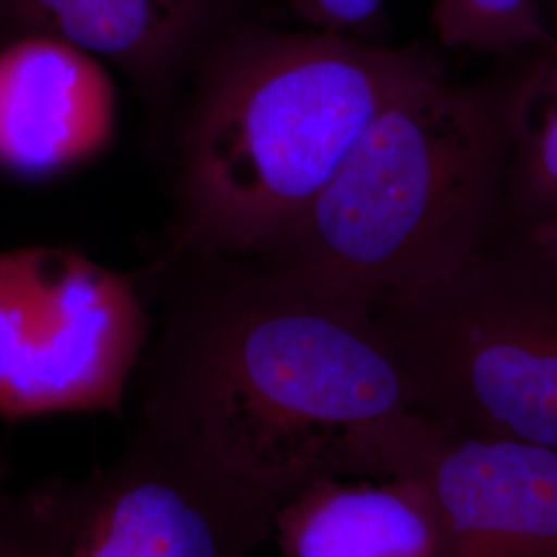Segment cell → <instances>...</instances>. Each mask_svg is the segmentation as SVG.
<instances>
[{
    "instance_id": "6da1fadb",
    "label": "cell",
    "mask_w": 557,
    "mask_h": 557,
    "mask_svg": "<svg viewBox=\"0 0 557 557\" xmlns=\"http://www.w3.org/2000/svg\"><path fill=\"white\" fill-rule=\"evenodd\" d=\"M137 277L165 301L137 366L140 416L281 499L319 478H380V434L411 400L368 306L250 257H158Z\"/></svg>"
},
{
    "instance_id": "7a4b0ae2",
    "label": "cell",
    "mask_w": 557,
    "mask_h": 557,
    "mask_svg": "<svg viewBox=\"0 0 557 557\" xmlns=\"http://www.w3.org/2000/svg\"><path fill=\"white\" fill-rule=\"evenodd\" d=\"M444 73L425 46L379 48L257 21L197 64L168 128L174 211L160 257H259L405 87Z\"/></svg>"
},
{
    "instance_id": "3957f363",
    "label": "cell",
    "mask_w": 557,
    "mask_h": 557,
    "mask_svg": "<svg viewBox=\"0 0 557 557\" xmlns=\"http://www.w3.org/2000/svg\"><path fill=\"white\" fill-rule=\"evenodd\" d=\"M517 57L475 83L438 73L398 91L319 197L250 259L368 308L453 273L498 225Z\"/></svg>"
},
{
    "instance_id": "277c9868",
    "label": "cell",
    "mask_w": 557,
    "mask_h": 557,
    "mask_svg": "<svg viewBox=\"0 0 557 557\" xmlns=\"http://www.w3.org/2000/svg\"><path fill=\"white\" fill-rule=\"evenodd\" d=\"M370 310L411 411L557 450V246L496 225L453 273Z\"/></svg>"
},
{
    "instance_id": "5b68a950",
    "label": "cell",
    "mask_w": 557,
    "mask_h": 557,
    "mask_svg": "<svg viewBox=\"0 0 557 557\" xmlns=\"http://www.w3.org/2000/svg\"><path fill=\"white\" fill-rule=\"evenodd\" d=\"M281 504L140 416L110 467L0 496V533L11 557H238L273 539Z\"/></svg>"
},
{
    "instance_id": "8992f818",
    "label": "cell",
    "mask_w": 557,
    "mask_h": 557,
    "mask_svg": "<svg viewBox=\"0 0 557 557\" xmlns=\"http://www.w3.org/2000/svg\"><path fill=\"white\" fill-rule=\"evenodd\" d=\"M147 333L137 273L71 246L0 250V418L122 416Z\"/></svg>"
},
{
    "instance_id": "52a82bcc",
    "label": "cell",
    "mask_w": 557,
    "mask_h": 557,
    "mask_svg": "<svg viewBox=\"0 0 557 557\" xmlns=\"http://www.w3.org/2000/svg\"><path fill=\"white\" fill-rule=\"evenodd\" d=\"M380 478L419 481L453 539V557L557 554L556 448L448 430L405 411L380 434Z\"/></svg>"
},
{
    "instance_id": "ba28073f",
    "label": "cell",
    "mask_w": 557,
    "mask_h": 557,
    "mask_svg": "<svg viewBox=\"0 0 557 557\" xmlns=\"http://www.w3.org/2000/svg\"><path fill=\"white\" fill-rule=\"evenodd\" d=\"M0 23L114 64L163 131L200 60L255 20L250 0H0Z\"/></svg>"
},
{
    "instance_id": "9c48e42d",
    "label": "cell",
    "mask_w": 557,
    "mask_h": 557,
    "mask_svg": "<svg viewBox=\"0 0 557 557\" xmlns=\"http://www.w3.org/2000/svg\"><path fill=\"white\" fill-rule=\"evenodd\" d=\"M114 101L98 59L41 32L0 48V172L40 182L94 158Z\"/></svg>"
},
{
    "instance_id": "30bf717a",
    "label": "cell",
    "mask_w": 557,
    "mask_h": 557,
    "mask_svg": "<svg viewBox=\"0 0 557 557\" xmlns=\"http://www.w3.org/2000/svg\"><path fill=\"white\" fill-rule=\"evenodd\" d=\"M319 478L275 515L273 537L287 557H453V539L416 479Z\"/></svg>"
},
{
    "instance_id": "8fae6325",
    "label": "cell",
    "mask_w": 557,
    "mask_h": 557,
    "mask_svg": "<svg viewBox=\"0 0 557 557\" xmlns=\"http://www.w3.org/2000/svg\"><path fill=\"white\" fill-rule=\"evenodd\" d=\"M498 225L557 246L556 44L517 57L506 110Z\"/></svg>"
},
{
    "instance_id": "7c38bea8",
    "label": "cell",
    "mask_w": 557,
    "mask_h": 557,
    "mask_svg": "<svg viewBox=\"0 0 557 557\" xmlns=\"http://www.w3.org/2000/svg\"><path fill=\"white\" fill-rule=\"evenodd\" d=\"M438 38L499 59L556 44L541 0H434Z\"/></svg>"
},
{
    "instance_id": "4fadbf2b",
    "label": "cell",
    "mask_w": 557,
    "mask_h": 557,
    "mask_svg": "<svg viewBox=\"0 0 557 557\" xmlns=\"http://www.w3.org/2000/svg\"><path fill=\"white\" fill-rule=\"evenodd\" d=\"M384 0H292L298 17L319 32L347 36L379 17Z\"/></svg>"
},
{
    "instance_id": "5bb4252c",
    "label": "cell",
    "mask_w": 557,
    "mask_h": 557,
    "mask_svg": "<svg viewBox=\"0 0 557 557\" xmlns=\"http://www.w3.org/2000/svg\"><path fill=\"white\" fill-rule=\"evenodd\" d=\"M4 475H7V465H4V460L0 458V483H2ZM0 557H11L9 545H7V541L2 537V533H0Z\"/></svg>"
}]
</instances>
